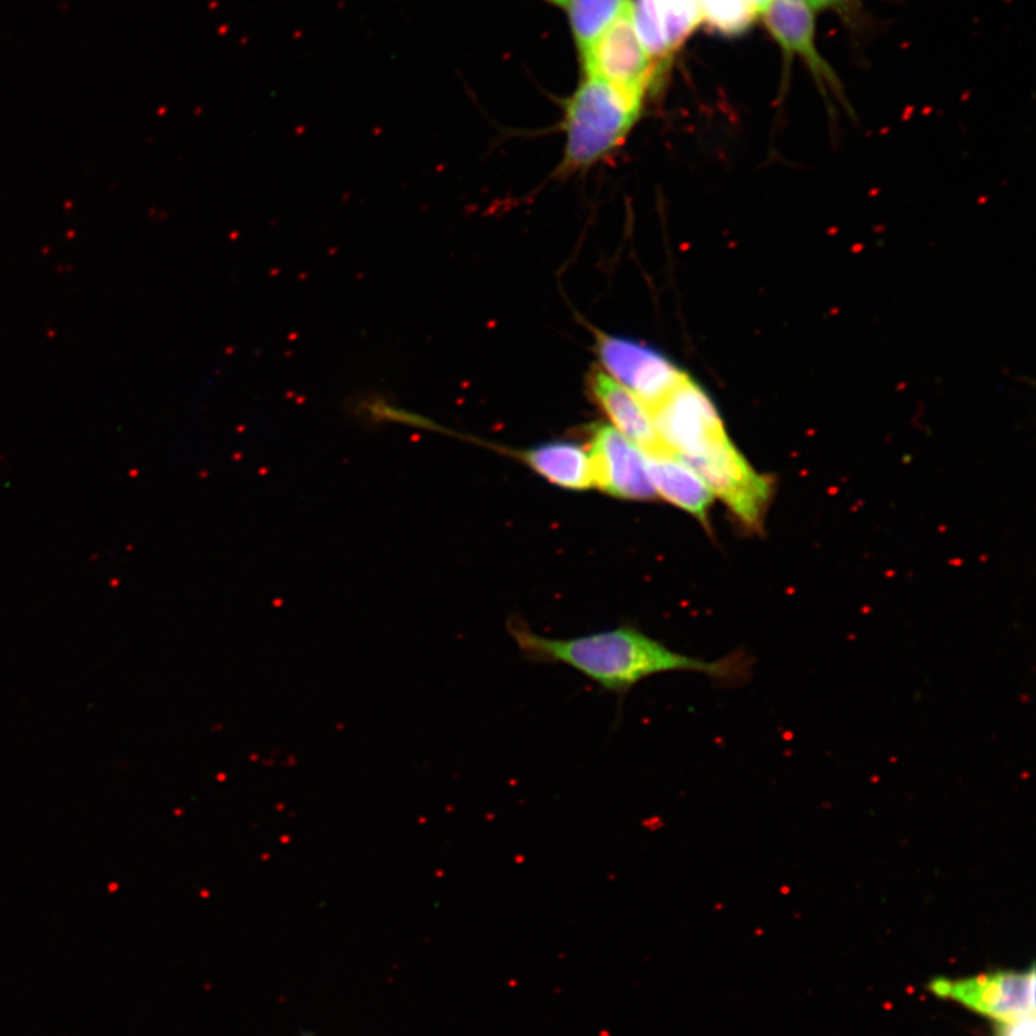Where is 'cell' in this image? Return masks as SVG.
<instances>
[{"instance_id": "obj_2", "label": "cell", "mask_w": 1036, "mask_h": 1036, "mask_svg": "<svg viewBox=\"0 0 1036 1036\" xmlns=\"http://www.w3.org/2000/svg\"><path fill=\"white\" fill-rule=\"evenodd\" d=\"M641 110L642 102L586 76L566 104L565 169H588L608 158L627 139Z\"/></svg>"}, {"instance_id": "obj_16", "label": "cell", "mask_w": 1036, "mask_h": 1036, "mask_svg": "<svg viewBox=\"0 0 1036 1036\" xmlns=\"http://www.w3.org/2000/svg\"><path fill=\"white\" fill-rule=\"evenodd\" d=\"M995 1025V1036H1036L1035 1016Z\"/></svg>"}, {"instance_id": "obj_10", "label": "cell", "mask_w": 1036, "mask_h": 1036, "mask_svg": "<svg viewBox=\"0 0 1036 1036\" xmlns=\"http://www.w3.org/2000/svg\"><path fill=\"white\" fill-rule=\"evenodd\" d=\"M649 478L657 496L681 508L710 530L715 496L694 469L668 448L645 454Z\"/></svg>"}, {"instance_id": "obj_11", "label": "cell", "mask_w": 1036, "mask_h": 1036, "mask_svg": "<svg viewBox=\"0 0 1036 1036\" xmlns=\"http://www.w3.org/2000/svg\"><path fill=\"white\" fill-rule=\"evenodd\" d=\"M507 452L537 476L565 490L586 491L595 487L589 452L578 442L550 441Z\"/></svg>"}, {"instance_id": "obj_12", "label": "cell", "mask_w": 1036, "mask_h": 1036, "mask_svg": "<svg viewBox=\"0 0 1036 1036\" xmlns=\"http://www.w3.org/2000/svg\"><path fill=\"white\" fill-rule=\"evenodd\" d=\"M632 7V0H570V23L580 56H585L606 29Z\"/></svg>"}, {"instance_id": "obj_3", "label": "cell", "mask_w": 1036, "mask_h": 1036, "mask_svg": "<svg viewBox=\"0 0 1036 1036\" xmlns=\"http://www.w3.org/2000/svg\"><path fill=\"white\" fill-rule=\"evenodd\" d=\"M649 414L664 445L694 471L739 451L715 400L688 373Z\"/></svg>"}, {"instance_id": "obj_17", "label": "cell", "mask_w": 1036, "mask_h": 1036, "mask_svg": "<svg viewBox=\"0 0 1036 1036\" xmlns=\"http://www.w3.org/2000/svg\"><path fill=\"white\" fill-rule=\"evenodd\" d=\"M855 2L859 0H808L815 12L825 11V9H843Z\"/></svg>"}, {"instance_id": "obj_15", "label": "cell", "mask_w": 1036, "mask_h": 1036, "mask_svg": "<svg viewBox=\"0 0 1036 1036\" xmlns=\"http://www.w3.org/2000/svg\"><path fill=\"white\" fill-rule=\"evenodd\" d=\"M659 8L669 51H677L700 23L698 3L688 0H659Z\"/></svg>"}, {"instance_id": "obj_5", "label": "cell", "mask_w": 1036, "mask_h": 1036, "mask_svg": "<svg viewBox=\"0 0 1036 1036\" xmlns=\"http://www.w3.org/2000/svg\"><path fill=\"white\" fill-rule=\"evenodd\" d=\"M632 9L606 29L602 37L581 56V61L586 76L599 78L629 99L644 102V97L657 84L663 72L639 41Z\"/></svg>"}, {"instance_id": "obj_6", "label": "cell", "mask_w": 1036, "mask_h": 1036, "mask_svg": "<svg viewBox=\"0 0 1036 1036\" xmlns=\"http://www.w3.org/2000/svg\"><path fill=\"white\" fill-rule=\"evenodd\" d=\"M600 369L649 409L661 402L686 378L667 356L637 341L605 333L596 335Z\"/></svg>"}, {"instance_id": "obj_1", "label": "cell", "mask_w": 1036, "mask_h": 1036, "mask_svg": "<svg viewBox=\"0 0 1036 1036\" xmlns=\"http://www.w3.org/2000/svg\"><path fill=\"white\" fill-rule=\"evenodd\" d=\"M522 657L537 664H564L624 701L644 679L666 673H696L725 686L747 679L749 664L740 655L706 661L679 654L632 627H619L578 638H547L522 620L508 624Z\"/></svg>"}, {"instance_id": "obj_14", "label": "cell", "mask_w": 1036, "mask_h": 1036, "mask_svg": "<svg viewBox=\"0 0 1036 1036\" xmlns=\"http://www.w3.org/2000/svg\"><path fill=\"white\" fill-rule=\"evenodd\" d=\"M700 23L726 37L745 33L757 14L750 0H698Z\"/></svg>"}, {"instance_id": "obj_8", "label": "cell", "mask_w": 1036, "mask_h": 1036, "mask_svg": "<svg viewBox=\"0 0 1036 1036\" xmlns=\"http://www.w3.org/2000/svg\"><path fill=\"white\" fill-rule=\"evenodd\" d=\"M815 13L808 0H774L764 13L765 26L786 62L799 58L818 82L820 92L837 97L847 106L838 76L816 46Z\"/></svg>"}, {"instance_id": "obj_4", "label": "cell", "mask_w": 1036, "mask_h": 1036, "mask_svg": "<svg viewBox=\"0 0 1036 1036\" xmlns=\"http://www.w3.org/2000/svg\"><path fill=\"white\" fill-rule=\"evenodd\" d=\"M928 990L937 998L956 1002L995 1024L1035 1016L1034 966L1028 970H994L959 979L940 977L930 982Z\"/></svg>"}, {"instance_id": "obj_9", "label": "cell", "mask_w": 1036, "mask_h": 1036, "mask_svg": "<svg viewBox=\"0 0 1036 1036\" xmlns=\"http://www.w3.org/2000/svg\"><path fill=\"white\" fill-rule=\"evenodd\" d=\"M588 389L590 398L612 424L610 427L641 448L644 454L667 448L654 427L648 408L606 371L600 368L590 370Z\"/></svg>"}, {"instance_id": "obj_18", "label": "cell", "mask_w": 1036, "mask_h": 1036, "mask_svg": "<svg viewBox=\"0 0 1036 1036\" xmlns=\"http://www.w3.org/2000/svg\"><path fill=\"white\" fill-rule=\"evenodd\" d=\"M771 2H774V0H750L757 17H764V13L767 11V8L770 7Z\"/></svg>"}, {"instance_id": "obj_7", "label": "cell", "mask_w": 1036, "mask_h": 1036, "mask_svg": "<svg viewBox=\"0 0 1036 1036\" xmlns=\"http://www.w3.org/2000/svg\"><path fill=\"white\" fill-rule=\"evenodd\" d=\"M588 434L595 487L619 500L654 501L658 497L641 448L610 425H590Z\"/></svg>"}, {"instance_id": "obj_13", "label": "cell", "mask_w": 1036, "mask_h": 1036, "mask_svg": "<svg viewBox=\"0 0 1036 1036\" xmlns=\"http://www.w3.org/2000/svg\"><path fill=\"white\" fill-rule=\"evenodd\" d=\"M632 19L635 31L645 52L664 74L668 70L673 52L669 51L666 33H664L659 0H635Z\"/></svg>"}, {"instance_id": "obj_19", "label": "cell", "mask_w": 1036, "mask_h": 1036, "mask_svg": "<svg viewBox=\"0 0 1036 1036\" xmlns=\"http://www.w3.org/2000/svg\"><path fill=\"white\" fill-rule=\"evenodd\" d=\"M547 2L556 4V7L568 9L570 0H547Z\"/></svg>"}]
</instances>
